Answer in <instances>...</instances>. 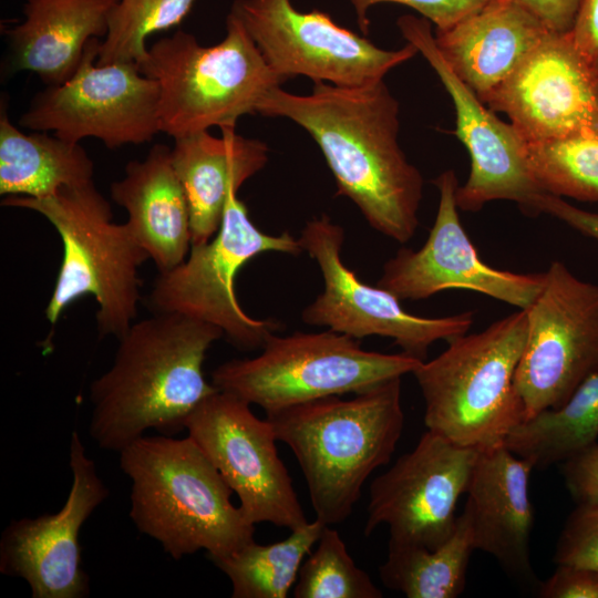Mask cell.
Returning a JSON list of instances; mask_svg holds the SVG:
<instances>
[{"label": "cell", "mask_w": 598, "mask_h": 598, "mask_svg": "<svg viewBox=\"0 0 598 598\" xmlns=\"http://www.w3.org/2000/svg\"><path fill=\"white\" fill-rule=\"evenodd\" d=\"M299 240L303 251L317 261L323 280L322 292L301 313L305 323L328 327L359 340L370 336L390 338L401 352L422 361L434 342H448L471 329L472 311L415 316L390 291L363 282L341 258L344 229L327 215L308 220Z\"/></svg>", "instance_id": "13"}, {"label": "cell", "mask_w": 598, "mask_h": 598, "mask_svg": "<svg viewBox=\"0 0 598 598\" xmlns=\"http://www.w3.org/2000/svg\"><path fill=\"white\" fill-rule=\"evenodd\" d=\"M100 45L90 40L75 72L39 92L19 125L76 143L96 138L107 148L152 141L161 132L158 83L135 62L97 64Z\"/></svg>", "instance_id": "10"}, {"label": "cell", "mask_w": 598, "mask_h": 598, "mask_svg": "<svg viewBox=\"0 0 598 598\" xmlns=\"http://www.w3.org/2000/svg\"><path fill=\"white\" fill-rule=\"evenodd\" d=\"M324 525L315 519L277 543L249 542L213 563L231 582L233 598H286Z\"/></svg>", "instance_id": "28"}, {"label": "cell", "mask_w": 598, "mask_h": 598, "mask_svg": "<svg viewBox=\"0 0 598 598\" xmlns=\"http://www.w3.org/2000/svg\"><path fill=\"white\" fill-rule=\"evenodd\" d=\"M72 484L62 508L12 520L0 539V571L22 578L33 598H81L89 594L82 567L81 527L109 496L78 431L70 441Z\"/></svg>", "instance_id": "18"}, {"label": "cell", "mask_w": 598, "mask_h": 598, "mask_svg": "<svg viewBox=\"0 0 598 598\" xmlns=\"http://www.w3.org/2000/svg\"><path fill=\"white\" fill-rule=\"evenodd\" d=\"M127 213L125 221L159 272L182 264L192 246L189 208L172 163L171 147L156 144L142 161H131L110 186Z\"/></svg>", "instance_id": "23"}, {"label": "cell", "mask_w": 598, "mask_h": 598, "mask_svg": "<svg viewBox=\"0 0 598 598\" xmlns=\"http://www.w3.org/2000/svg\"><path fill=\"white\" fill-rule=\"evenodd\" d=\"M555 32H569L581 0H515Z\"/></svg>", "instance_id": "38"}, {"label": "cell", "mask_w": 598, "mask_h": 598, "mask_svg": "<svg viewBox=\"0 0 598 598\" xmlns=\"http://www.w3.org/2000/svg\"><path fill=\"white\" fill-rule=\"evenodd\" d=\"M118 454L132 482L130 518L172 558L205 550L214 561L255 539L231 488L188 435L145 434Z\"/></svg>", "instance_id": "4"}, {"label": "cell", "mask_w": 598, "mask_h": 598, "mask_svg": "<svg viewBox=\"0 0 598 598\" xmlns=\"http://www.w3.org/2000/svg\"><path fill=\"white\" fill-rule=\"evenodd\" d=\"M307 131L368 224L396 243L416 233L424 181L399 143L400 109L384 80L363 86L315 83L307 95L271 89L257 106Z\"/></svg>", "instance_id": "1"}, {"label": "cell", "mask_w": 598, "mask_h": 598, "mask_svg": "<svg viewBox=\"0 0 598 598\" xmlns=\"http://www.w3.org/2000/svg\"><path fill=\"white\" fill-rule=\"evenodd\" d=\"M1 205L39 213L61 237L62 261L45 308L50 323L55 324L73 301L92 295L99 307V334L120 339L136 318L138 269L150 257L126 223L114 221L94 181L42 198L6 196Z\"/></svg>", "instance_id": "5"}, {"label": "cell", "mask_w": 598, "mask_h": 598, "mask_svg": "<svg viewBox=\"0 0 598 598\" xmlns=\"http://www.w3.org/2000/svg\"><path fill=\"white\" fill-rule=\"evenodd\" d=\"M354 8L363 34L370 28L368 11L382 2L408 6L421 13L436 30H446L484 8L491 0H349Z\"/></svg>", "instance_id": "33"}, {"label": "cell", "mask_w": 598, "mask_h": 598, "mask_svg": "<svg viewBox=\"0 0 598 598\" xmlns=\"http://www.w3.org/2000/svg\"><path fill=\"white\" fill-rule=\"evenodd\" d=\"M527 142L598 128V73L569 32H548L484 100Z\"/></svg>", "instance_id": "19"}, {"label": "cell", "mask_w": 598, "mask_h": 598, "mask_svg": "<svg viewBox=\"0 0 598 598\" xmlns=\"http://www.w3.org/2000/svg\"><path fill=\"white\" fill-rule=\"evenodd\" d=\"M330 395L266 413L305 476L316 519L338 525L352 514L361 489L388 464L404 427L401 378L352 399Z\"/></svg>", "instance_id": "3"}, {"label": "cell", "mask_w": 598, "mask_h": 598, "mask_svg": "<svg viewBox=\"0 0 598 598\" xmlns=\"http://www.w3.org/2000/svg\"><path fill=\"white\" fill-rule=\"evenodd\" d=\"M598 371L587 377L559 408L516 425L505 446L535 467L563 463L597 443Z\"/></svg>", "instance_id": "26"}, {"label": "cell", "mask_w": 598, "mask_h": 598, "mask_svg": "<svg viewBox=\"0 0 598 598\" xmlns=\"http://www.w3.org/2000/svg\"><path fill=\"white\" fill-rule=\"evenodd\" d=\"M554 561L598 570V506L577 505L568 515L557 539Z\"/></svg>", "instance_id": "32"}, {"label": "cell", "mask_w": 598, "mask_h": 598, "mask_svg": "<svg viewBox=\"0 0 598 598\" xmlns=\"http://www.w3.org/2000/svg\"><path fill=\"white\" fill-rule=\"evenodd\" d=\"M185 431L236 493L250 524L293 530L309 523L278 455L272 426L249 403L217 391L189 414Z\"/></svg>", "instance_id": "14"}, {"label": "cell", "mask_w": 598, "mask_h": 598, "mask_svg": "<svg viewBox=\"0 0 598 598\" xmlns=\"http://www.w3.org/2000/svg\"><path fill=\"white\" fill-rule=\"evenodd\" d=\"M550 31L515 0H491L434 37L455 74L484 102Z\"/></svg>", "instance_id": "21"}, {"label": "cell", "mask_w": 598, "mask_h": 598, "mask_svg": "<svg viewBox=\"0 0 598 598\" xmlns=\"http://www.w3.org/2000/svg\"><path fill=\"white\" fill-rule=\"evenodd\" d=\"M396 24L436 72L453 101L455 134L471 161L468 177L456 190L458 209L474 213L493 200H509L524 214L537 216V200L544 192L529 172L519 133L487 109L455 74L440 52L427 19L406 14Z\"/></svg>", "instance_id": "16"}, {"label": "cell", "mask_w": 598, "mask_h": 598, "mask_svg": "<svg viewBox=\"0 0 598 598\" xmlns=\"http://www.w3.org/2000/svg\"><path fill=\"white\" fill-rule=\"evenodd\" d=\"M229 13L285 81L306 76L313 83L363 86L384 80L419 52L409 42L399 50L379 48L326 12L297 10L291 0H235Z\"/></svg>", "instance_id": "11"}, {"label": "cell", "mask_w": 598, "mask_h": 598, "mask_svg": "<svg viewBox=\"0 0 598 598\" xmlns=\"http://www.w3.org/2000/svg\"><path fill=\"white\" fill-rule=\"evenodd\" d=\"M221 337L218 327L175 312L133 322L117 339L111 368L91 383L90 436L118 453L147 431L185 430L189 414L218 391L203 364Z\"/></svg>", "instance_id": "2"}, {"label": "cell", "mask_w": 598, "mask_h": 598, "mask_svg": "<svg viewBox=\"0 0 598 598\" xmlns=\"http://www.w3.org/2000/svg\"><path fill=\"white\" fill-rule=\"evenodd\" d=\"M195 0H118L109 17L97 64L135 62L146 56V39L178 25Z\"/></svg>", "instance_id": "30"}, {"label": "cell", "mask_w": 598, "mask_h": 598, "mask_svg": "<svg viewBox=\"0 0 598 598\" xmlns=\"http://www.w3.org/2000/svg\"><path fill=\"white\" fill-rule=\"evenodd\" d=\"M295 598H381L382 591L349 555L338 530L324 525L313 551L303 560Z\"/></svg>", "instance_id": "31"}, {"label": "cell", "mask_w": 598, "mask_h": 598, "mask_svg": "<svg viewBox=\"0 0 598 598\" xmlns=\"http://www.w3.org/2000/svg\"><path fill=\"white\" fill-rule=\"evenodd\" d=\"M527 340V315L519 309L475 333L448 341L413 375L420 386L427 430L477 450L505 444L526 419L515 373Z\"/></svg>", "instance_id": "6"}, {"label": "cell", "mask_w": 598, "mask_h": 598, "mask_svg": "<svg viewBox=\"0 0 598 598\" xmlns=\"http://www.w3.org/2000/svg\"><path fill=\"white\" fill-rule=\"evenodd\" d=\"M525 310L527 340L515 388L529 419L561 406L598 371V285L553 261L539 293Z\"/></svg>", "instance_id": "12"}, {"label": "cell", "mask_w": 598, "mask_h": 598, "mask_svg": "<svg viewBox=\"0 0 598 598\" xmlns=\"http://www.w3.org/2000/svg\"><path fill=\"white\" fill-rule=\"evenodd\" d=\"M434 185L439 206L426 241L417 250L400 248L383 266L377 286L401 300H422L448 290L483 293L518 309H527L539 293L544 272H514L483 261L458 215V182L453 169L441 173Z\"/></svg>", "instance_id": "17"}, {"label": "cell", "mask_w": 598, "mask_h": 598, "mask_svg": "<svg viewBox=\"0 0 598 598\" xmlns=\"http://www.w3.org/2000/svg\"><path fill=\"white\" fill-rule=\"evenodd\" d=\"M221 136L202 131L174 138V169L184 187L190 218L192 246L209 241L221 225L228 197L268 161L267 145L220 128Z\"/></svg>", "instance_id": "22"}, {"label": "cell", "mask_w": 598, "mask_h": 598, "mask_svg": "<svg viewBox=\"0 0 598 598\" xmlns=\"http://www.w3.org/2000/svg\"><path fill=\"white\" fill-rule=\"evenodd\" d=\"M379 567L383 585L409 598H455L466 586V573L475 550L471 529L462 515L452 536L435 549L391 545Z\"/></svg>", "instance_id": "27"}, {"label": "cell", "mask_w": 598, "mask_h": 598, "mask_svg": "<svg viewBox=\"0 0 598 598\" xmlns=\"http://www.w3.org/2000/svg\"><path fill=\"white\" fill-rule=\"evenodd\" d=\"M277 251L303 252L290 233H262L250 220L237 193L229 195L221 225L207 243L190 246L188 257L159 272L150 293L154 312H175L218 327L239 350L261 349L268 336L283 329L274 318L257 319L245 312L236 296V276L254 257Z\"/></svg>", "instance_id": "9"}, {"label": "cell", "mask_w": 598, "mask_h": 598, "mask_svg": "<svg viewBox=\"0 0 598 598\" xmlns=\"http://www.w3.org/2000/svg\"><path fill=\"white\" fill-rule=\"evenodd\" d=\"M542 598H598V570L557 565L549 578L537 586Z\"/></svg>", "instance_id": "35"}, {"label": "cell", "mask_w": 598, "mask_h": 598, "mask_svg": "<svg viewBox=\"0 0 598 598\" xmlns=\"http://www.w3.org/2000/svg\"><path fill=\"white\" fill-rule=\"evenodd\" d=\"M561 474L577 505L598 506V443L563 462Z\"/></svg>", "instance_id": "34"}, {"label": "cell", "mask_w": 598, "mask_h": 598, "mask_svg": "<svg viewBox=\"0 0 598 598\" xmlns=\"http://www.w3.org/2000/svg\"><path fill=\"white\" fill-rule=\"evenodd\" d=\"M533 468L532 463L515 455L505 444L481 450L461 515L471 529L475 550L493 556L519 584L537 588L530 563Z\"/></svg>", "instance_id": "20"}, {"label": "cell", "mask_w": 598, "mask_h": 598, "mask_svg": "<svg viewBox=\"0 0 598 598\" xmlns=\"http://www.w3.org/2000/svg\"><path fill=\"white\" fill-rule=\"evenodd\" d=\"M255 358L233 359L212 372L213 385L266 413L326 398L359 393L402 378L423 362L361 348L359 339L328 329L268 336Z\"/></svg>", "instance_id": "8"}, {"label": "cell", "mask_w": 598, "mask_h": 598, "mask_svg": "<svg viewBox=\"0 0 598 598\" xmlns=\"http://www.w3.org/2000/svg\"><path fill=\"white\" fill-rule=\"evenodd\" d=\"M573 42L598 73V0H581L570 30Z\"/></svg>", "instance_id": "37"}, {"label": "cell", "mask_w": 598, "mask_h": 598, "mask_svg": "<svg viewBox=\"0 0 598 598\" xmlns=\"http://www.w3.org/2000/svg\"><path fill=\"white\" fill-rule=\"evenodd\" d=\"M524 153L544 193L598 202V128L555 140L524 141Z\"/></svg>", "instance_id": "29"}, {"label": "cell", "mask_w": 598, "mask_h": 598, "mask_svg": "<svg viewBox=\"0 0 598 598\" xmlns=\"http://www.w3.org/2000/svg\"><path fill=\"white\" fill-rule=\"evenodd\" d=\"M94 163L76 142L13 125L7 102L0 109V194L42 198L93 181Z\"/></svg>", "instance_id": "25"}, {"label": "cell", "mask_w": 598, "mask_h": 598, "mask_svg": "<svg viewBox=\"0 0 598 598\" xmlns=\"http://www.w3.org/2000/svg\"><path fill=\"white\" fill-rule=\"evenodd\" d=\"M537 214L550 215L580 234L598 241V213H591L548 193H543L536 205Z\"/></svg>", "instance_id": "36"}, {"label": "cell", "mask_w": 598, "mask_h": 598, "mask_svg": "<svg viewBox=\"0 0 598 598\" xmlns=\"http://www.w3.org/2000/svg\"><path fill=\"white\" fill-rule=\"evenodd\" d=\"M137 66L158 83L161 132L173 138L213 126L236 128L240 116L257 113L266 93L285 82L230 13L219 43L203 45L178 30L154 42Z\"/></svg>", "instance_id": "7"}, {"label": "cell", "mask_w": 598, "mask_h": 598, "mask_svg": "<svg viewBox=\"0 0 598 598\" xmlns=\"http://www.w3.org/2000/svg\"><path fill=\"white\" fill-rule=\"evenodd\" d=\"M118 0H27L20 23L6 30L12 71H29L47 85L65 82L86 44L107 33Z\"/></svg>", "instance_id": "24"}, {"label": "cell", "mask_w": 598, "mask_h": 598, "mask_svg": "<svg viewBox=\"0 0 598 598\" xmlns=\"http://www.w3.org/2000/svg\"><path fill=\"white\" fill-rule=\"evenodd\" d=\"M478 452L427 430L371 483L364 535L386 525L391 545L440 547L456 528Z\"/></svg>", "instance_id": "15"}]
</instances>
